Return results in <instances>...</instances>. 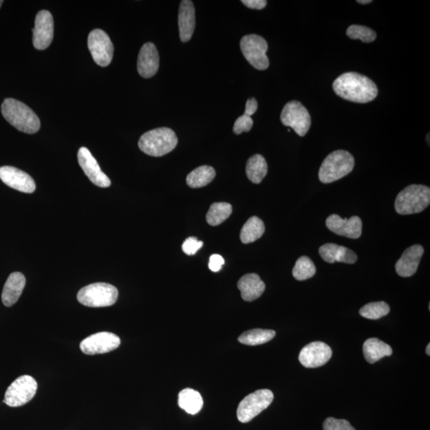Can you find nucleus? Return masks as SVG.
<instances>
[{"label": "nucleus", "mask_w": 430, "mask_h": 430, "mask_svg": "<svg viewBox=\"0 0 430 430\" xmlns=\"http://www.w3.org/2000/svg\"><path fill=\"white\" fill-rule=\"evenodd\" d=\"M338 97L356 103H368L376 99L378 90L372 80L358 73L343 74L333 83Z\"/></svg>", "instance_id": "obj_1"}, {"label": "nucleus", "mask_w": 430, "mask_h": 430, "mask_svg": "<svg viewBox=\"0 0 430 430\" xmlns=\"http://www.w3.org/2000/svg\"><path fill=\"white\" fill-rule=\"evenodd\" d=\"M1 112L10 125L25 133H36L41 125L36 114L18 100L5 99L1 105Z\"/></svg>", "instance_id": "obj_2"}, {"label": "nucleus", "mask_w": 430, "mask_h": 430, "mask_svg": "<svg viewBox=\"0 0 430 430\" xmlns=\"http://www.w3.org/2000/svg\"><path fill=\"white\" fill-rule=\"evenodd\" d=\"M178 138L175 131L169 128H159L147 131L141 136L139 148L144 153L160 158L175 149Z\"/></svg>", "instance_id": "obj_3"}, {"label": "nucleus", "mask_w": 430, "mask_h": 430, "mask_svg": "<svg viewBox=\"0 0 430 430\" xmlns=\"http://www.w3.org/2000/svg\"><path fill=\"white\" fill-rule=\"evenodd\" d=\"M354 166L355 159L350 153L344 150L333 151L323 160L319 171V179L323 184L333 183L351 173Z\"/></svg>", "instance_id": "obj_4"}, {"label": "nucleus", "mask_w": 430, "mask_h": 430, "mask_svg": "<svg viewBox=\"0 0 430 430\" xmlns=\"http://www.w3.org/2000/svg\"><path fill=\"white\" fill-rule=\"evenodd\" d=\"M430 204V189L424 185H409L399 193L394 202L398 215H408L420 213Z\"/></svg>", "instance_id": "obj_5"}, {"label": "nucleus", "mask_w": 430, "mask_h": 430, "mask_svg": "<svg viewBox=\"0 0 430 430\" xmlns=\"http://www.w3.org/2000/svg\"><path fill=\"white\" fill-rule=\"evenodd\" d=\"M118 298V288L108 283H94L83 287L78 293L79 303L91 308L112 306Z\"/></svg>", "instance_id": "obj_6"}, {"label": "nucleus", "mask_w": 430, "mask_h": 430, "mask_svg": "<svg viewBox=\"0 0 430 430\" xmlns=\"http://www.w3.org/2000/svg\"><path fill=\"white\" fill-rule=\"evenodd\" d=\"M273 394L270 389H259L249 394L241 401L237 407V416L242 423L250 422L270 406L273 401Z\"/></svg>", "instance_id": "obj_7"}, {"label": "nucleus", "mask_w": 430, "mask_h": 430, "mask_svg": "<svg viewBox=\"0 0 430 430\" xmlns=\"http://www.w3.org/2000/svg\"><path fill=\"white\" fill-rule=\"evenodd\" d=\"M38 383L30 376L19 377L5 393L3 402L10 407H19L28 403L37 392Z\"/></svg>", "instance_id": "obj_8"}, {"label": "nucleus", "mask_w": 430, "mask_h": 430, "mask_svg": "<svg viewBox=\"0 0 430 430\" xmlns=\"http://www.w3.org/2000/svg\"><path fill=\"white\" fill-rule=\"evenodd\" d=\"M240 47L246 59L255 69L265 70L270 65L266 52L268 43L257 34H248L241 39Z\"/></svg>", "instance_id": "obj_9"}, {"label": "nucleus", "mask_w": 430, "mask_h": 430, "mask_svg": "<svg viewBox=\"0 0 430 430\" xmlns=\"http://www.w3.org/2000/svg\"><path fill=\"white\" fill-rule=\"evenodd\" d=\"M283 125L290 127L297 135L305 136L311 126V116L299 101L292 100L287 103L281 114Z\"/></svg>", "instance_id": "obj_10"}, {"label": "nucleus", "mask_w": 430, "mask_h": 430, "mask_svg": "<svg viewBox=\"0 0 430 430\" xmlns=\"http://www.w3.org/2000/svg\"><path fill=\"white\" fill-rule=\"evenodd\" d=\"M88 47L94 62L100 67H108L112 62L114 44L104 30L95 29L89 33Z\"/></svg>", "instance_id": "obj_11"}, {"label": "nucleus", "mask_w": 430, "mask_h": 430, "mask_svg": "<svg viewBox=\"0 0 430 430\" xmlns=\"http://www.w3.org/2000/svg\"><path fill=\"white\" fill-rule=\"evenodd\" d=\"M120 345V338L114 333L101 332L85 338L80 349L85 355L94 356L113 352Z\"/></svg>", "instance_id": "obj_12"}, {"label": "nucleus", "mask_w": 430, "mask_h": 430, "mask_svg": "<svg viewBox=\"0 0 430 430\" xmlns=\"http://www.w3.org/2000/svg\"><path fill=\"white\" fill-rule=\"evenodd\" d=\"M54 38V19L52 13L40 11L35 18L33 44L35 49L43 50L50 47Z\"/></svg>", "instance_id": "obj_13"}, {"label": "nucleus", "mask_w": 430, "mask_h": 430, "mask_svg": "<svg viewBox=\"0 0 430 430\" xmlns=\"http://www.w3.org/2000/svg\"><path fill=\"white\" fill-rule=\"evenodd\" d=\"M332 356V348L323 342L308 343L300 352L299 361L307 368L320 367L330 361Z\"/></svg>", "instance_id": "obj_14"}, {"label": "nucleus", "mask_w": 430, "mask_h": 430, "mask_svg": "<svg viewBox=\"0 0 430 430\" xmlns=\"http://www.w3.org/2000/svg\"><path fill=\"white\" fill-rule=\"evenodd\" d=\"M0 180L12 189L23 192V193L32 194L36 189V184L32 177L14 166H1Z\"/></svg>", "instance_id": "obj_15"}, {"label": "nucleus", "mask_w": 430, "mask_h": 430, "mask_svg": "<svg viewBox=\"0 0 430 430\" xmlns=\"http://www.w3.org/2000/svg\"><path fill=\"white\" fill-rule=\"evenodd\" d=\"M78 159L80 168L83 169L86 176L94 184L103 187V189L111 185L109 177L101 171L97 160H95L88 149L85 148V147L80 148L78 151Z\"/></svg>", "instance_id": "obj_16"}, {"label": "nucleus", "mask_w": 430, "mask_h": 430, "mask_svg": "<svg viewBox=\"0 0 430 430\" xmlns=\"http://www.w3.org/2000/svg\"><path fill=\"white\" fill-rule=\"evenodd\" d=\"M326 226L334 234L357 239L362 235V220L358 216L350 219H342L337 215H332L326 220Z\"/></svg>", "instance_id": "obj_17"}, {"label": "nucleus", "mask_w": 430, "mask_h": 430, "mask_svg": "<svg viewBox=\"0 0 430 430\" xmlns=\"http://www.w3.org/2000/svg\"><path fill=\"white\" fill-rule=\"evenodd\" d=\"M160 57L158 49L151 43H145L140 49L138 61V69L141 77L150 78L158 73Z\"/></svg>", "instance_id": "obj_18"}, {"label": "nucleus", "mask_w": 430, "mask_h": 430, "mask_svg": "<svg viewBox=\"0 0 430 430\" xmlns=\"http://www.w3.org/2000/svg\"><path fill=\"white\" fill-rule=\"evenodd\" d=\"M423 254L424 248L421 245L409 247L396 263V270L398 275L402 277L416 275Z\"/></svg>", "instance_id": "obj_19"}, {"label": "nucleus", "mask_w": 430, "mask_h": 430, "mask_svg": "<svg viewBox=\"0 0 430 430\" xmlns=\"http://www.w3.org/2000/svg\"><path fill=\"white\" fill-rule=\"evenodd\" d=\"M180 37L183 43L189 42L195 28V11L191 0L181 1L179 11Z\"/></svg>", "instance_id": "obj_20"}, {"label": "nucleus", "mask_w": 430, "mask_h": 430, "mask_svg": "<svg viewBox=\"0 0 430 430\" xmlns=\"http://www.w3.org/2000/svg\"><path fill=\"white\" fill-rule=\"evenodd\" d=\"M25 286L26 277L19 272H12L5 283L2 292V302L6 307H12L21 297Z\"/></svg>", "instance_id": "obj_21"}, {"label": "nucleus", "mask_w": 430, "mask_h": 430, "mask_svg": "<svg viewBox=\"0 0 430 430\" xmlns=\"http://www.w3.org/2000/svg\"><path fill=\"white\" fill-rule=\"evenodd\" d=\"M322 259L327 263L343 262L347 264H354L358 260V257L355 252L348 249L347 247L338 246L333 244L323 245L319 249Z\"/></svg>", "instance_id": "obj_22"}, {"label": "nucleus", "mask_w": 430, "mask_h": 430, "mask_svg": "<svg viewBox=\"0 0 430 430\" xmlns=\"http://www.w3.org/2000/svg\"><path fill=\"white\" fill-rule=\"evenodd\" d=\"M237 288L241 291L242 299L246 301H254L265 292L266 285L257 273H248L240 278Z\"/></svg>", "instance_id": "obj_23"}, {"label": "nucleus", "mask_w": 430, "mask_h": 430, "mask_svg": "<svg viewBox=\"0 0 430 430\" xmlns=\"http://www.w3.org/2000/svg\"><path fill=\"white\" fill-rule=\"evenodd\" d=\"M363 352L366 361L371 364L384 357L391 356L393 353L391 346L377 338H368L363 343Z\"/></svg>", "instance_id": "obj_24"}, {"label": "nucleus", "mask_w": 430, "mask_h": 430, "mask_svg": "<svg viewBox=\"0 0 430 430\" xmlns=\"http://www.w3.org/2000/svg\"><path fill=\"white\" fill-rule=\"evenodd\" d=\"M178 403L181 409L192 416L198 413L204 406L200 392L191 388L184 389L180 393Z\"/></svg>", "instance_id": "obj_25"}, {"label": "nucleus", "mask_w": 430, "mask_h": 430, "mask_svg": "<svg viewBox=\"0 0 430 430\" xmlns=\"http://www.w3.org/2000/svg\"><path fill=\"white\" fill-rule=\"evenodd\" d=\"M215 170L211 166H201L186 177V184L191 189H200L211 183L215 178Z\"/></svg>", "instance_id": "obj_26"}, {"label": "nucleus", "mask_w": 430, "mask_h": 430, "mask_svg": "<svg viewBox=\"0 0 430 430\" xmlns=\"http://www.w3.org/2000/svg\"><path fill=\"white\" fill-rule=\"evenodd\" d=\"M246 175L252 183L261 184L268 173L266 160L261 155H255L248 160L246 168Z\"/></svg>", "instance_id": "obj_27"}, {"label": "nucleus", "mask_w": 430, "mask_h": 430, "mask_svg": "<svg viewBox=\"0 0 430 430\" xmlns=\"http://www.w3.org/2000/svg\"><path fill=\"white\" fill-rule=\"evenodd\" d=\"M266 227L264 222L259 217L254 216L248 219L242 227L240 239L244 244H252L264 235Z\"/></svg>", "instance_id": "obj_28"}, {"label": "nucleus", "mask_w": 430, "mask_h": 430, "mask_svg": "<svg viewBox=\"0 0 430 430\" xmlns=\"http://www.w3.org/2000/svg\"><path fill=\"white\" fill-rule=\"evenodd\" d=\"M276 336L273 330H252L246 331L239 337V341L245 345H261L272 340Z\"/></svg>", "instance_id": "obj_29"}, {"label": "nucleus", "mask_w": 430, "mask_h": 430, "mask_svg": "<svg viewBox=\"0 0 430 430\" xmlns=\"http://www.w3.org/2000/svg\"><path fill=\"white\" fill-rule=\"evenodd\" d=\"M232 213V206L227 202H215L207 212V224L212 226H219L225 222Z\"/></svg>", "instance_id": "obj_30"}, {"label": "nucleus", "mask_w": 430, "mask_h": 430, "mask_svg": "<svg viewBox=\"0 0 430 430\" xmlns=\"http://www.w3.org/2000/svg\"><path fill=\"white\" fill-rule=\"evenodd\" d=\"M316 269L314 263L306 256L298 258L292 270V276L297 281L310 279L316 275Z\"/></svg>", "instance_id": "obj_31"}, {"label": "nucleus", "mask_w": 430, "mask_h": 430, "mask_svg": "<svg viewBox=\"0 0 430 430\" xmlns=\"http://www.w3.org/2000/svg\"><path fill=\"white\" fill-rule=\"evenodd\" d=\"M389 311H391V308L386 302H372L364 305L359 310V314L364 318L369 319V320H378V319L389 314Z\"/></svg>", "instance_id": "obj_32"}, {"label": "nucleus", "mask_w": 430, "mask_h": 430, "mask_svg": "<svg viewBox=\"0 0 430 430\" xmlns=\"http://www.w3.org/2000/svg\"><path fill=\"white\" fill-rule=\"evenodd\" d=\"M347 35L352 39H359L362 42L370 43L374 41L377 34L371 28L361 25H352L347 30Z\"/></svg>", "instance_id": "obj_33"}, {"label": "nucleus", "mask_w": 430, "mask_h": 430, "mask_svg": "<svg viewBox=\"0 0 430 430\" xmlns=\"http://www.w3.org/2000/svg\"><path fill=\"white\" fill-rule=\"evenodd\" d=\"M323 428V430H356L347 420L334 418H327Z\"/></svg>", "instance_id": "obj_34"}, {"label": "nucleus", "mask_w": 430, "mask_h": 430, "mask_svg": "<svg viewBox=\"0 0 430 430\" xmlns=\"http://www.w3.org/2000/svg\"><path fill=\"white\" fill-rule=\"evenodd\" d=\"M252 125H254V120L251 116L244 114L236 120L234 125V133L237 135H239L244 131L248 133L251 130Z\"/></svg>", "instance_id": "obj_35"}, {"label": "nucleus", "mask_w": 430, "mask_h": 430, "mask_svg": "<svg viewBox=\"0 0 430 430\" xmlns=\"http://www.w3.org/2000/svg\"><path fill=\"white\" fill-rule=\"evenodd\" d=\"M204 246V242L199 241L195 237H189L182 246V249L187 255H194Z\"/></svg>", "instance_id": "obj_36"}, {"label": "nucleus", "mask_w": 430, "mask_h": 430, "mask_svg": "<svg viewBox=\"0 0 430 430\" xmlns=\"http://www.w3.org/2000/svg\"><path fill=\"white\" fill-rule=\"evenodd\" d=\"M225 261L224 257L219 255H213L210 257L209 269L212 272H219L221 270L222 266L224 265Z\"/></svg>", "instance_id": "obj_37"}, {"label": "nucleus", "mask_w": 430, "mask_h": 430, "mask_svg": "<svg viewBox=\"0 0 430 430\" xmlns=\"http://www.w3.org/2000/svg\"><path fill=\"white\" fill-rule=\"evenodd\" d=\"M241 3L249 8L257 10L265 8L267 5L266 0H242Z\"/></svg>", "instance_id": "obj_38"}, {"label": "nucleus", "mask_w": 430, "mask_h": 430, "mask_svg": "<svg viewBox=\"0 0 430 430\" xmlns=\"http://www.w3.org/2000/svg\"><path fill=\"white\" fill-rule=\"evenodd\" d=\"M257 109V101L255 98H251L247 100L246 104V110L244 114L251 116L256 113Z\"/></svg>", "instance_id": "obj_39"}, {"label": "nucleus", "mask_w": 430, "mask_h": 430, "mask_svg": "<svg viewBox=\"0 0 430 430\" xmlns=\"http://www.w3.org/2000/svg\"><path fill=\"white\" fill-rule=\"evenodd\" d=\"M357 2L361 4H367L371 3L372 1V0H358Z\"/></svg>", "instance_id": "obj_40"}, {"label": "nucleus", "mask_w": 430, "mask_h": 430, "mask_svg": "<svg viewBox=\"0 0 430 430\" xmlns=\"http://www.w3.org/2000/svg\"><path fill=\"white\" fill-rule=\"evenodd\" d=\"M427 354L428 356H430V344H428V346L427 347Z\"/></svg>", "instance_id": "obj_41"}, {"label": "nucleus", "mask_w": 430, "mask_h": 430, "mask_svg": "<svg viewBox=\"0 0 430 430\" xmlns=\"http://www.w3.org/2000/svg\"><path fill=\"white\" fill-rule=\"evenodd\" d=\"M3 3V1H2V0H0V8H1Z\"/></svg>", "instance_id": "obj_42"}]
</instances>
